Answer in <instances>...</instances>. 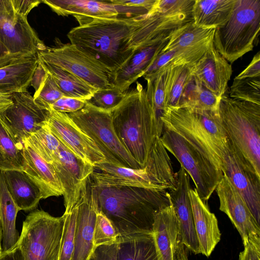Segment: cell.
Returning <instances> with one entry per match:
<instances>
[{
	"instance_id": "1",
	"label": "cell",
	"mask_w": 260,
	"mask_h": 260,
	"mask_svg": "<svg viewBox=\"0 0 260 260\" xmlns=\"http://www.w3.org/2000/svg\"><path fill=\"white\" fill-rule=\"evenodd\" d=\"M92 186L99 208L113 223L118 239L151 233L155 215L171 204L167 190Z\"/></svg>"
},
{
	"instance_id": "2",
	"label": "cell",
	"mask_w": 260,
	"mask_h": 260,
	"mask_svg": "<svg viewBox=\"0 0 260 260\" xmlns=\"http://www.w3.org/2000/svg\"><path fill=\"white\" fill-rule=\"evenodd\" d=\"M142 16L95 19L72 28L67 37L71 44L114 74L137 49L135 36Z\"/></svg>"
},
{
	"instance_id": "3",
	"label": "cell",
	"mask_w": 260,
	"mask_h": 260,
	"mask_svg": "<svg viewBox=\"0 0 260 260\" xmlns=\"http://www.w3.org/2000/svg\"><path fill=\"white\" fill-rule=\"evenodd\" d=\"M113 125L120 142L143 168L156 137L153 113L146 89L139 83L127 90L120 104L112 111Z\"/></svg>"
},
{
	"instance_id": "4",
	"label": "cell",
	"mask_w": 260,
	"mask_h": 260,
	"mask_svg": "<svg viewBox=\"0 0 260 260\" xmlns=\"http://www.w3.org/2000/svg\"><path fill=\"white\" fill-rule=\"evenodd\" d=\"M94 169L91 178L92 185L96 187H133L169 191L176 186L177 174L159 137L155 138L143 168L132 169L103 162L96 165Z\"/></svg>"
},
{
	"instance_id": "5",
	"label": "cell",
	"mask_w": 260,
	"mask_h": 260,
	"mask_svg": "<svg viewBox=\"0 0 260 260\" xmlns=\"http://www.w3.org/2000/svg\"><path fill=\"white\" fill-rule=\"evenodd\" d=\"M161 120L164 127L182 136L221 171L228 138L218 111L167 107Z\"/></svg>"
},
{
	"instance_id": "6",
	"label": "cell",
	"mask_w": 260,
	"mask_h": 260,
	"mask_svg": "<svg viewBox=\"0 0 260 260\" xmlns=\"http://www.w3.org/2000/svg\"><path fill=\"white\" fill-rule=\"evenodd\" d=\"M218 114L227 136L260 175V105L224 94Z\"/></svg>"
},
{
	"instance_id": "7",
	"label": "cell",
	"mask_w": 260,
	"mask_h": 260,
	"mask_svg": "<svg viewBox=\"0 0 260 260\" xmlns=\"http://www.w3.org/2000/svg\"><path fill=\"white\" fill-rule=\"evenodd\" d=\"M260 30V0H236L228 21L214 30L215 49L230 63L252 50Z\"/></svg>"
},
{
	"instance_id": "8",
	"label": "cell",
	"mask_w": 260,
	"mask_h": 260,
	"mask_svg": "<svg viewBox=\"0 0 260 260\" xmlns=\"http://www.w3.org/2000/svg\"><path fill=\"white\" fill-rule=\"evenodd\" d=\"M75 124L94 142L107 162L132 169L142 168L119 140L112 119V111L94 107L86 102L81 110L68 114Z\"/></svg>"
},
{
	"instance_id": "9",
	"label": "cell",
	"mask_w": 260,
	"mask_h": 260,
	"mask_svg": "<svg viewBox=\"0 0 260 260\" xmlns=\"http://www.w3.org/2000/svg\"><path fill=\"white\" fill-rule=\"evenodd\" d=\"M64 218L34 210L23 222L17 245L25 260H59Z\"/></svg>"
},
{
	"instance_id": "10",
	"label": "cell",
	"mask_w": 260,
	"mask_h": 260,
	"mask_svg": "<svg viewBox=\"0 0 260 260\" xmlns=\"http://www.w3.org/2000/svg\"><path fill=\"white\" fill-rule=\"evenodd\" d=\"M160 139L191 177L200 198L207 202L222 179V172L178 133L164 127Z\"/></svg>"
},
{
	"instance_id": "11",
	"label": "cell",
	"mask_w": 260,
	"mask_h": 260,
	"mask_svg": "<svg viewBox=\"0 0 260 260\" xmlns=\"http://www.w3.org/2000/svg\"><path fill=\"white\" fill-rule=\"evenodd\" d=\"M37 56L75 75L98 89L114 86L112 71L71 43L47 47L38 52Z\"/></svg>"
},
{
	"instance_id": "12",
	"label": "cell",
	"mask_w": 260,
	"mask_h": 260,
	"mask_svg": "<svg viewBox=\"0 0 260 260\" xmlns=\"http://www.w3.org/2000/svg\"><path fill=\"white\" fill-rule=\"evenodd\" d=\"M228 138L221 171L241 194L259 224L260 175Z\"/></svg>"
},
{
	"instance_id": "13",
	"label": "cell",
	"mask_w": 260,
	"mask_h": 260,
	"mask_svg": "<svg viewBox=\"0 0 260 260\" xmlns=\"http://www.w3.org/2000/svg\"><path fill=\"white\" fill-rule=\"evenodd\" d=\"M51 165L63 191L64 213H69L76 206L86 189L94 168L77 157L61 143Z\"/></svg>"
},
{
	"instance_id": "14",
	"label": "cell",
	"mask_w": 260,
	"mask_h": 260,
	"mask_svg": "<svg viewBox=\"0 0 260 260\" xmlns=\"http://www.w3.org/2000/svg\"><path fill=\"white\" fill-rule=\"evenodd\" d=\"M45 123L54 136L74 154L94 168L107 162L106 158L92 140L66 113L50 110Z\"/></svg>"
},
{
	"instance_id": "15",
	"label": "cell",
	"mask_w": 260,
	"mask_h": 260,
	"mask_svg": "<svg viewBox=\"0 0 260 260\" xmlns=\"http://www.w3.org/2000/svg\"><path fill=\"white\" fill-rule=\"evenodd\" d=\"M13 104L0 115V119L19 142H23L44 124L49 111L41 108L27 91L12 94Z\"/></svg>"
},
{
	"instance_id": "16",
	"label": "cell",
	"mask_w": 260,
	"mask_h": 260,
	"mask_svg": "<svg viewBox=\"0 0 260 260\" xmlns=\"http://www.w3.org/2000/svg\"><path fill=\"white\" fill-rule=\"evenodd\" d=\"M215 190L219 200V210L236 228L243 245L250 237L260 236L259 224L241 194L224 175Z\"/></svg>"
},
{
	"instance_id": "17",
	"label": "cell",
	"mask_w": 260,
	"mask_h": 260,
	"mask_svg": "<svg viewBox=\"0 0 260 260\" xmlns=\"http://www.w3.org/2000/svg\"><path fill=\"white\" fill-rule=\"evenodd\" d=\"M75 243L72 260H89L94 251L93 233L96 212L99 209L96 191L91 176L87 187L78 201Z\"/></svg>"
},
{
	"instance_id": "18",
	"label": "cell",
	"mask_w": 260,
	"mask_h": 260,
	"mask_svg": "<svg viewBox=\"0 0 260 260\" xmlns=\"http://www.w3.org/2000/svg\"><path fill=\"white\" fill-rule=\"evenodd\" d=\"M176 174V186L169 190V192L179 223V239L188 250L196 254H199V246L188 195L189 191L191 188L190 177L181 166Z\"/></svg>"
},
{
	"instance_id": "19",
	"label": "cell",
	"mask_w": 260,
	"mask_h": 260,
	"mask_svg": "<svg viewBox=\"0 0 260 260\" xmlns=\"http://www.w3.org/2000/svg\"><path fill=\"white\" fill-rule=\"evenodd\" d=\"M190 68L192 76L217 98L220 99L225 94L232 67L215 49L213 43Z\"/></svg>"
},
{
	"instance_id": "20",
	"label": "cell",
	"mask_w": 260,
	"mask_h": 260,
	"mask_svg": "<svg viewBox=\"0 0 260 260\" xmlns=\"http://www.w3.org/2000/svg\"><path fill=\"white\" fill-rule=\"evenodd\" d=\"M0 40L9 53L37 55L46 46L29 25L27 17L15 16L12 20L0 21Z\"/></svg>"
},
{
	"instance_id": "21",
	"label": "cell",
	"mask_w": 260,
	"mask_h": 260,
	"mask_svg": "<svg viewBox=\"0 0 260 260\" xmlns=\"http://www.w3.org/2000/svg\"><path fill=\"white\" fill-rule=\"evenodd\" d=\"M58 15H72L79 25L90 23L97 19L118 18L116 7L109 1L88 0H43Z\"/></svg>"
},
{
	"instance_id": "22",
	"label": "cell",
	"mask_w": 260,
	"mask_h": 260,
	"mask_svg": "<svg viewBox=\"0 0 260 260\" xmlns=\"http://www.w3.org/2000/svg\"><path fill=\"white\" fill-rule=\"evenodd\" d=\"M194 226L199 246L200 253L208 257L220 240L221 233L215 214L206 202L199 196L196 188L188 192Z\"/></svg>"
},
{
	"instance_id": "23",
	"label": "cell",
	"mask_w": 260,
	"mask_h": 260,
	"mask_svg": "<svg viewBox=\"0 0 260 260\" xmlns=\"http://www.w3.org/2000/svg\"><path fill=\"white\" fill-rule=\"evenodd\" d=\"M169 39L152 43L137 49L131 57L114 73V85L122 92L143 77L154 58L162 51Z\"/></svg>"
},
{
	"instance_id": "24",
	"label": "cell",
	"mask_w": 260,
	"mask_h": 260,
	"mask_svg": "<svg viewBox=\"0 0 260 260\" xmlns=\"http://www.w3.org/2000/svg\"><path fill=\"white\" fill-rule=\"evenodd\" d=\"M152 232L158 260H176L180 230L171 202L155 215Z\"/></svg>"
},
{
	"instance_id": "25",
	"label": "cell",
	"mask_w": 260,
	"mask_h": 260,
	"mask_svg": "<svg viewBox=\"0 0 260 260\" xmlns=\"http://www.w3.org/2000/svg\"><path fill=\"white\" fill-rule=\"evenodd\" d=\"M23 153L25 159L23 171L37 184L42 199L58 197L63 191L52 166L46 162L32 148L23 143Z\"/></svg>"
},
{
	"instance_id": "26",
	"label": "cell",
	"mask_w": 260,
	"mask_h": 260,
	"mask_svg": "<svg viewBox=\"0 0 260 260\" xmlns=\"http://www.w3.org/2000/svg\"><path fill=\"white\" fill-rule=\"evenodd\" d=\"M1 172L8 190L19 211L34 210L43 199L37 184L23 171L10 170Z\"/></svg>"
},
{
	"instance_id": "27",
	"label": "cell",
	"mask_w": 260,
	"mask_h": 260,
	"mask_svg": "<svg viewBox=\"0 0 260 260\" xmlns=\"http://www.w3.org/2000/svg\"><path fill=\"white\" fill-rule=\"evenodd\" d=\"M38 63L37 54L0 68V94L27 91Z\"/></svg>"
},
{
	"instance_id": "28",
	"label": "cell",
	"mask_w": 260,
	"mask_h": 260,
	"mask_svg": "<svg viewBox=\"0 0 260 260\" xmlns=\"http://www.w3.org/2000/svg\"><path fill=\"white\" fill-rule=\"evenodd\" d=\"M236 0H195L191 16L193 23L201 27L214 28L229 19Z\"/></svg>"
},
{
	"instance_id": "29",
	"label": "cell",
	"mask_w": 260,
	"mask_h": 260,
	"mask_svg": "<svg viewBox=\"0 0 260 260\" xmlns=\"http://www.w3.org/2000/svg\"><path fill=\"white\" fill-rule=\"evenodd\" d=\"M214 30L198 26L192 20L174 31L161 52L190 50L209 45L213 43Z\"/></svg>"
},
{
	"instance_id": "30",
	"label": "cell",
	"mask_w": 260,
	"mask_h": 260,
	"mask_svg": "<svg viewBox=\"0 0 260 260\" xmlns=\"http://www.w3.org/2000/svg\"><path fill=\"white\" fill-rule=\"evenodd\" d=\"M19 210L8 190L0 171V223L2 230V252L7 251L17 243L20 235L16 228Z\"/></svg>"
},
{
	"instance_id": "31",
	"label": "cell",
	"mask_w": 260,
	"mask_h": 260,
	"mask_svg": "<svg viewBox=\"0 0 260 260\" xmlns=\"http://www.w3.org/2000/svg\"><path fill=\"white\" fill-rule=\"evenodd\" d=\"M38 59L66 96L86 101L98 89L75 75Z\"/></svg>"
},
{
	"instance_id": "32",
	"label": "cell",
	"mask_w": 260,
	"mask_h": 260,
	"mask_svg": "<svg viewBox=\"0 0 260 260\" xmlns=\"http://www.w3.org/2000/svg\"><path fill=\"white\" fill-rule=\"evenodd\" d=\"M172 64L152 75L143 76L147 81L146 93L152 107L155 125V136L160 137L164 129L161 118L165 106L166 83L169 70Z\"/></svg>"
},
{
	"instance_id": "33",
	"label": "cell",
	"mask_w": 260,
	"mask_h": 260,
	"mask_svg": "<svg viewBox=\"0 0 260 260\" xmlns=\"http://www.w3.org/2000/svg\"><path fill=\"white\" fill-rule=\"evenodd\" d=\"M117 260H158L152 232L118 239Z\"/></svg>"
},
{
	"instance_id": "34",
	"label": "cell",
	"mask_w": 260,
	"mask_h": 260,
	"mask_svg": "<svg viewBox=\"0 0 260 260\" xmlns=\"http://www.w3.org/2000/svg\"><path fill=\"white\" fill-rule=\"evenodd\" d=\"M23 144L8 131L0 119V171H23Z\"/></svg>"
},
{
	"instance_id": "35",
	"label": "cell",
	"mask_w": 260,
	"mask_h": 260,
	"mask_svg": "<svg viewBox=\"0 0 260 260\" xmlns=\"http://www.w3.org/2000/svg\"><path fill=\"white\" fill-rule=\"evenodd\" d=\"M220 99L192 76L183 93L178 107L218 111Z\"/></svg>"
},
{
	"instance_id": "36",
	"label": "cell",
	"mask_w": 260,
	"mask_h": 260,
	"mask_svg": "<svg viewBox=\"0 0 260 260\" xmlns=\"http://www.w3.org/2000/svg\"><path fill=\"white\" fill-rule=\"evenodd\" d=\"M191 77L190 65H171L166 83V108L179 106L184 90Z\"/></svg>"
},
{
	"instance_id": "37",
	"label": "cell",
	"mask_w": 260,
	"mask_h": 260,
	"mask_svg": "<svg viewBox=\"0 0 260 260\" xmlns=\"http://www.w3.org/2000/svg\"><path fill=\"white\" fill-rule=\"evenodd\" d=\"M23 143L32 148L50 165L57 154L60 145V142L51 132L45 122L39 130L30 135Z\"/></svg>"
},
{
	"instance_id": "38",
	"label": "cell",
	"mask_w": 260,
	"mask_h": 260,
	"mask_svg": "<svg viewBox=\"0 0 260 260\" xmlns=\"http://www.w3.org/2000/svg\"><path fill=\"white\" fill-rule=\"evenodd\" d=\"M78 216L77 205L67 213H64L63 228L59 260H72L75 243Z\"/></svg>"
},
{
	"instance_id": "39",
	"label": "cell",
	"mask_w": 260,
	"mask_h": 260,
	"mask_svg": "<svg viewBox=\"0 0 260 260\" xmlns=\"http://www.w3.org/2000/svg\"><path fill=\"white\" fill-rule=\"evenodd\" d=\"M230 97L260 105V77L234 78L231 87Z\"/></svg>"
},
{
	"instance_id": "40",
	"label": "cell",
	"mask_w": 260,
	"mask_h": 260,
	"mask_svg": "<svg viewBox=\"0 0 260 260\" xmlns=\"http://www.w3.org/2000/svg\"><path fill=\"white\" fill-rule=\"evenodd\" d=\"M118 233L110 219L99 208L96 212L93 233L94 250L99 246L117 243Z\"/></svg>"
},
{
	"instance_id": "41",
	"label": "cell",
	"mask_w": 260,
	"mask_h": 260,
	"mask_svg": "<svg viewBox=\"0 0 260 260\" xmlns=\"http://www.w3.org/2000/svg\"><path fill=\"white\" fill-rule=\"evenodd\" d=\"M125 92H122L115 85L98 89L86 102L94 107L108 111H112L124 98Z\"/></svg>"
},
{
	"instance_id": "42",
	"label": "cell",
	"mask_w": 260,
	"mask_h": 260,
	"mask_svg": "<svg viewBox=\"0 0 260 260\" xmlns=\"http://www.w3.org/2000/svg\"><path fill=\"white\" fill-rule=\"evenodd\" d=\"M64 96L52 77L47 73L45 81L35 92L33 98L41 108L49 111L52 104Z\"/></svg>"
},
{
	"instance_id": "43",
	"label": "cell",
	"mask_w": 260,
	"mask_h": 260,
	"mask_svg": "<svg viewBox=\"0 0 260 260\" xmlns=\"http://www.w3.org/2000/svg\"><path fill=\"white\" fill-rule=\"evenodd\" d=\"M195 0H156L153 9L167 15H191Z\"/></svg>"
},
{
	"instance_id": "44",
	"label": "cell",
	"mask_w": 260,
	"mask_h": 260,
	"mask_svg": "<svg viewBox=\"0 0 260 260\" xmlns=\"http://www.w3.org/2000/svg\"><path fill=\"white\" fill-rule=\"evenodd\" d=\"M85 104V101L64 96L52 104L49 110L68 114L81 110Z\"/></svg>"
},
{
	"instance_id": "45",
	"label": "cell",
	"mask_w": 260,
	"mask_h": 260,
	"mask_svg": "<svg viewBox=\"0 0 260 260\" xmlns=\"http://www.w3.org/2000/svg\"><path fill=\"white\" fill-rule=\"evenodd\" d=\"M244 246L239 260H260V236L250 237Z\"/></svg>"
},
{
	"instance_id": "46",
	"label": "cell",
	"mask_w": 260,
	"mask_h": 260,
	"mask_svg": "<svg viewBox=\"0 0 260 260\" xmlns=\"http://www.w3.org/2000/svg\"><path fill=\"white\" fill-rule=\"evenodd\" d=\"M117 243L96 248L89 260H117Z\"/></svg>"
},
{
	"instance_id": "47",
	"label": "cell",
	"mask_w": 260,
	"mask_h": 260,
	"mask_svg": "<svg viewBox=\"0 0 260 260\" xmlns=\"http://www.w3.org/2000/svg\"><path fill=\"white\" fill-rule=\"evenodd\" d=\"M15 16L27 17L34 8L38 7L42 1L40 0H11Z\"/></svg>"
},
{
	"instance_id": "48",
	"label": "cell",
	"mask_w": 260,
	"mask_h": 260,
	"mask_svg": "<svg viewBox=\"0 0 260 260\" xmlns=\"http://www.w3.org/2000/svg\"><path fill=\"white\" fill-rule=\"evenodd\" d=\"M260 77V53L258 52L248 66L235 78L243 79Z\"/></svg>"
},
{
	"instance_id": "49",
	"label": "cell",
	"mask_w": 260,
	"mask_h": 260,
	"mask_svg": "<svg viewBox=\"0 0 260 260\" xmlns=\"http://www.w3.org/2000/svg\"><path fill=\"white\" fill-rule=\"evenodd\" d=\"M28 57L31 56L9 53L0 40V68L15 62L19 59Z\"/></svg>"
},
{
	"instance_id": "50",
	"label": "cell",
	"mask_w": 260,
	"mask_h": 260,
	"mask_svg": "<svg viewBox=\"0 0 260 260\" xmlns=\"http://www.w3.org/2000/svg\"><path fill=\"white\" fill-rule=\"evenodd\" d=\"M47 72L43 67L38 59V63L34 73L30 85H31L37 91L45 81Z\"/></svg>"
},
{
	"instance_id": "51",
	"label": "cell",
	"mask_w": 260,
	"mask_h": 260,
	"mask_svg": "<svg viewBox=\"0 0 260 260\" xmlns=\"http://www.w3.org/2000/svg\"><path fill=\"white\" fill-rule=\"evenodd\" d=\"M110 1L114 5H120L127 7H145L152 8L156 0H114Z\"/></svg>"
},
{
	"instance_id": "52",
	"label": "cell",
	"mask_w": 260,
	"mask_h": 260,
	"mask_svg": "<svg viewBox=\"0 0 260 260\" xmlns=\"http://www.w3.org/2000/svg\"><path fill=\"white\" fill-rule=\"evenodd\" d=\"M15 18L11 0H0V21Z\"/></svg>"
},
{
	"instance_id": "53",
	"label": "cell",
	"mask_w": 260,
	"mask_h": 260,
	"mask_svg": "<svg viewBox=\"0 0 260 260\" xmlns=\"http://www.w3.org/2000/svg\"><path fill=\"white\" fill-rule=\"evenodd\" d=\"M0 260H25L19 247L16 245L10 250L2 252Z\"/></svg>"
},
{
	"instance_id": "54",
	"label": "cell",
	"mask_w": 260,
	"mask_h": 260,
	"mask_svg": "<svg viewBox=\"0 0 260 260\" xmlns=\"http://www.w3.org/2000/svg\"><path fill=\"white\" fill-rule=\"evenodd\" d=\"M13 103L12 94H0V115Z\"/></svg>"
},
{
	"instance_id": "55",
	"label": "cell",
	"mask_w": 260,
	"mask_h": 260,
	"mask_svg": "<svg viewBox=\"0 0 260 260\" xmlns=\"http://www.w3.org/2000/svg\"><path fill=\"white\" fill-rule=\"evenodd\" d=\"M176 260H188L186 249L184 246L179 243L176 250Z\"/></svg>"
},
{
	"instance_id": "56",
	"label": "cell",
	"mask_w": 260,
	"mask_h": 260,
	"mask_svg": "<svg viewBox=\"0 0 260 260\" xmlns=\"http://www.w3.org/2000/svg\"><path fill=\"white\" fill-rule=\"evenodd\" d=\"M3 239V234L1 225L0 223V255L2 252V240Z\"/></svg>"
}]
</instances>
